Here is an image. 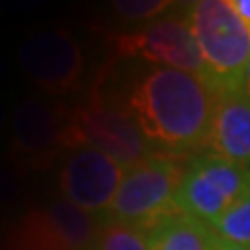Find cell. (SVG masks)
<instances>
[{
    "instance_id": "7",
    "label": "cell",
    "mask_w": 250,
    "mask_h": 250,
    "mask_svg": "<svg viewBox=\"0 0 250 250\" xmlns=\"http://www.w3.org/2000/svg\"><path fill=\"white\" fill-rule=\"evenodd\" d=\"M69 113L62 104L42 98H23L11 119L9 159L17 171L48 169L62 148Z\"/></svg>"
},
{
    "instance_id": "8",
    "label": "cell",
    "mask_w": 250,
    "mask_h": 250,
    "mask_svg": "<svg viewBox=\"0 0 250 250\" xmlns=\"http://www.w3.org/2000/svg\"><path fill=\"white\" fill-rule=\"evenodd\" d=\"M115 48L121 57H140L159 67L179 69L207 80L205 61L186 17H161L131 34H119Z\"/></svg>"
},
{
    "instance_id": "20",
    "label": "cell",
    "mask_w": 250,
    "mask_h": 250,
    "mask_svg": "<svg viewBox=\"0 0 250 250\" xmlns=\"http://www.w3.org/2000/svg\"><path fill=\"white\" fill-rule=\"evenodd\" d=\"M217 250H248V248L233 246V244H229V242H223V240H219V248H217Z\"/></svg>"
},
{
    "instance_id": "1",
    "label": "cell",
    "mask_w": 250,
    "mask_h": 250,
    "mask_svg": "<svg viewBox=\"0 0 250 250\" xmlns=\"http://www.w3.org/2000/svg\"><path fill=\"white\" fill-rule=\"evenodd\" d=\"M217 92L194 73L154 67L129 94L127 108L156 150L192 156L207 150Z\"/></svg>"
},
{
    "instance_id": "16",
    "label": "cell",
    "mask_w": 250,
    "mask_h": 250,
    "mask_svg": "<svg viewBox=\"0 0 250 250\" xmlns=\"http://www.w3.org/2000/svg\"><path fill=\"white\" fill-rule=\"evenodd\" d=\"M111 6L119 17L127 21H154V17L171 9L173 2H167V0H115Z\"/></svg>"
},
{
    "instance_id": "12",
    "label": "cell",
    "mask_w": 250,
    "mask_h": 250,
    "mask_svg": "<svg viewBox=\"0 0 250 250\" xmlns=\"http://www.w3.org/2000/svg\"><path fill=\"white\" fill-rule=\"evenodd\" d=\"M46 215L67 250H90L96 246L103 217L88 213L62 196L50 202Z\"/></svg>"
},
{
    "instance_id": "4",
    "label": "cell",
    "mask_w": 250,
    "mask_h": 250,
    "mask_svg": "<svg viewBox=\"0 0 250 250\" xmlns=\"http://www.w3.org/2000/svg\"><path fill=\"white\" fill-rule=\"evenodd\" d=\"M80 146L96 148L123 169L134 167L156 152L129 108H117L98 94H92L88 103L73 108L67 117L62 148L75 150Z\"/></svg>"
},
{
    "instance_id": "21",
    "label": "cell",
    "mask_w": 250,
    "mask_h": 250,
    "mask_svg": "<svg viewBox=\"0 0 250 250\" xmlns=\"http://www.w3.org/2000/svg\"><path fill=\"white\" fill-rule=\"evenodd\" d=\"M4 125H6V108H4L2 103H0V134H2Z\"/></svg>"
},
{
    "instance_id": "18",
    "label": "cell",
    "mask_w": 250,
    "mask_h": 250,
    "mask_svg": "<svg viewBox=\"0 0 250 250\" xmlns=\"http://www.w3.org/2000/svg\"><path fill=\"white\" fill-rule=\"evenodd\" d=\"M229 2H231V9L242 19V23L250 29V0H229Z\"/></svg>"
},
{
    "instance_id": "23",
    "label": "cell",
    "mask_w": 250,
    "mask_h": 250,
    "mask_svg": "<svg viewBox=\"0 0 250 250\" xmlns=\"http://www.w3.org/2000/svg\"><path fill=\"white\" fill-rule=\"evenodd\" d=\"M0 250H4V242H2V233H0Z\"/></svg>"
},
{
    "instance_id": "22",
    "label": "cell",
    "mask_w": 250,
    "mask_h": 250,
    "mask_svg": "<svg viewBox=\"0 0 250 250\" xmlns=\"http://www.w3.org/2000/svg\"><path fill=\"white\" fill-rule=\"evenodd\" d=\"M6 71H9V67H6V61L2 59V54H0V83L6 77Z\"/></svg>"
},
{
    "instance_id": "5",
    "label": "cell",
    "mask_w": 250,
    "mask_h": 250,
    "mask_svg": "<svg viewBox=\"0 0 250 250\" xmlns=\"http://www.w3.org/2000/svg\"><path fill=\"white\" fill-rule=\"evenodd\" d=\"M248 190L250 169L205 150L188 159L175 207L177 213L213 228L217 219Z\"/></svg>"
},
{
    "instance_id": "6",
    "label": "cell",
    "mask_w": 250,
    "mask_h": 250,
    "mask_svg": "<svg viewBox=\"0 0 250 250\" xmlns=\"http://www.w3.org/2000/svg\"><path fill=\"white\" fill-rule=\"evenodd\" d=\"M21 73L50 96L71 94L83 77V52L69 29H38L17 50Z\"/></svg>"
},
{
    "instance_id": "19",
    "label": "cell",
    "mask_w": 250,
    "mask_h": 250,
    "mask_svg": "<svg viewBox=\"0 0 250 250\" xmlns=\"http://www.w3.org/2000/svg\"><path fill=\"white\" fill-rule=\"evenodd\" d=\"M244 90L248 96H250V59H248V65H246V73H244Z\"/></svg>"
},
{
    "instance_id": "17",
    "label": "cell",
    "mask_w": 250,
    "mask_h": 250,
    "mask_svg": "<svg viewBox=\"0 0 250 250\" xmlns=\"http://www.w3.org/2000/svg\"><path fill=\"white\" fill-rule=\"evenodd\" d=\"M21 194V177L15 167L0 163V207H6L17 200Z\"/></svg>"
},
{
    "instance_id": "11",
    "label": "cell",
    "mask_w": 250,
    "mask_h": 250,
    "mask_svg": "<svg viewBox=\"0 0 250 250\" xmlns=\"http://www.w3.org/2000/svg\"><path fill=\"white\" fill-rule=\"evenodd\" d=\"M219 238L207 223L175 213L148 231V250H217Z\"/></svg>"
},
{
    "instance_id": "15",
    "label": "cell",
    "mask_w": 250,
    "mask_h": 250,
    "mask_svg": "<svg viewBox=\"0 0 250 250\" xmlns=\"http://www.w3.org/2000/svg\"><path fill=\"white\" fill-rule=\"evenodd\" d=\"M98 250H148V231L131 228L117 221H103L98 240Z\"/></svg>"
},
{
    "instance_id": "3",
    "label": "cell",
    "mask_w": 250,
    "mask_h": 250,
    "mask_svg": "<svg viewBox=\"0 0 250 250\" xmlns=\"http://www.w3.org/2000/svg\"><path fill=\"white\" fill-rule=\"evenodd\" d=\"M190 156L156 150L125 169L111 208L103 221H117L150 231L177 213L175 198Z\"/></svg>"
},
{
    "instance_id": "2",
    "label": "cell",
    "mask_w": 250,
    "mask_h": 250,
    "mask_svg": "<svg viewBox=\"0 0 250 250\" xmlns=\"http://www.w3.org/2000/svg\"><path fill=\"white\" fill-rule=\"evenodd\" d=\"M184 17L205 61L207 82L215 92L244 88L250 59V29L229 0H196L186 4Z\"/></svg>"
},
{
    "instance_id": "14",
    "label": "cell",
    "mask_w": 250,
    "mask_h": 250,
    "mask_svg": "<svg viewBox=\"0 0 250 250\" xmlns=\"http://www.w3.org/2000/svg\"><path fill=\"white\" fill-rule=\"evenodd\" d=\"M213 231L219 240L250 250V190L217 219Z\"/></svg>"
},
{
    "instance_id": "9",
    "label": "cell",
    "mask_w": 250,
    "mask_h": 250,
    "mask_svg": "<svg viewBox=\"0 0 250 250\" xmlns=\"http://www.w3.org/2000/svg\"><path fill=\"white\" fill-rule=\"evenodd\" d=\"M125 169L111 156L90 146L71 150L59 175L62 198L92 215L103 217L111 208Z\"/></svg>"
},
{
    "instance_id": "13",
    "label": "cell",
    "mask_w": 250,
    "mask_h": 250,
    "mask_svg": "<svg viewBox=\"0 0 250 250\" xmlns=\"http://www.w3.org/2000/svg\"><path fill=\"white\" fill-rule=\"evenodd\" d=\"M4 250H67L46 210H29L2 233Z\"/></svg>"
},
{
    "instance_id": "10",
    "label": "cell",
    "mask_w": 250,
    "mask_h": 250,
    "mask_svg": "<svg viewBox=\"0 0 250 250\" xmlns=\"http://www.w3.org/2000/svg\"><path fill=\"white\" fill-rule=\"evenodd\" d=\"M207 150L250 169V96L244 90L217 92Z\"/></svg>"
},
{
    "instance_id": "24",
    "label": "cell",
    "mask_w": 250,
    "mask_h": 250,
    "mask_svg": "<svg viewBox=\"0 0 250 250\" xmlns=\"http://www.w3.org/2000/svg\"><path fill=\"white\" fill-rule=\"evenodd\" d=\"M90 250H98V248H96V246H94V248H90Z\"/></svg>"
}]
</instances>
